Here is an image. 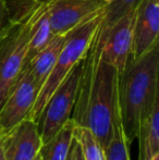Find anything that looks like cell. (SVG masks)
<instances>
[{"label": "cell", "instance_id": "7a4b0ae2", "mask_svg": "<svg viewBox=\"0 0 159 160\" xmlns=\"http://www.w3.org/2000/svg\"><path fill=\"white\" fill-rule=\"evenodd\" d=\"M159 96V45L135 60H129L119 80L121 123L127 143L140 135L141 123Z\"/></svg>", "mask_w": 159, "mask_h": 160}, {"label": "cell", "instance_id": "44dd1931", "mask_svg": "<svg viewBox=\"0 0 159 160\" xmlns=\"http://www.w3.org/2000/svg\"><path fill=\"white\" fill-rule=\"evenodd\" d=\"M149 160H159V152H157V154H155L153 157H152Z\"/></svg>", "mask_w": 159, "mask_h": 160}, {"label": "cell", "instance_id": "8fae6325", "mask_svg": "<svg viewBox=\"0 0 159 160\" xmlns=\"http://www.w3.org/2000/svg\"><path fill=\"white\" fill-rule=\"evenodd\" d=\"M30 28V42L27 63L35 55L47 45L52 37L49 13L45 0H23Z\"/></svg>", "mask_w": 159, "mask_h": 160}, {"label": "cell", "instance_id": "4fadbf2b", "mask_svg": "<svg viewBox=\"0 0 159 160\" xmlns=\"http://www.w3.org/2000/svg\"><path fill=\"white\" fill-rule=\"evenodd\" d=\"M74 128L75 123L72 119H70L53 136H51L45 143H42L38 152L40 159L66 160L74 137Z\"/></svg>", "mask_w": 159, "mask_h": 160}, {"label": "cell", "instance_id": "6da1fadb", "mask_svg": "<svg viewBox=\"0 0 159 160\" xmlns=\"http://www.w3.org/2000/svg\"><path fill=\"white\" fill-rule=\"evenodd\" d=\"M82 64L79 93L71 119L75 125L88 128L105 149L121 121L120 73L102 57L97 32Z\"/></svg>", "mask_w": 159, "mask_h": 160}, {"label": "cell", "instance_id": "8992f818", "mask_svg": "<svg viewBox=\"0 0 159 160\" xmlns=\"http://www.w3.org/2000/svg\"><path fill=\"white\" fill-rule=\"evenodd\" d=\"M38 89L27 68L24 67L15 85L0 108V136L28 119Z\"/></svg>", "mask_w": 159, "mask_h": 160}, {"label": "cell", "instance_id": "2e32d148", "mask_svg": "<svg viewBox=\"0 0 159 160\" xmlns=\"http://www.w3.org/2000/svg\"><path fill=\"white\" fill-rule=\"evenodd\" d=\"M74 136L81 145L84 160H105L104 148L88 128L75 125Z\"/></svg>", "mask_w": 159, "mask_h": 160}, {"label": "cell", "instance_id": "30bf717a", "mask_svg": "<svg viewBox=\"0 0 159 160\" xmlns=\"http://www.w3.org/2000/svg\"><path fill=\"white\" fill-rule=\"evenodd\" d=\"M6 160H34L39 152L42 138L36 122L26 119L0 136Z\"/></svg>", "mask_w": 159, "mask_h": 160}, {"label": "cell", "instance_id": "ba28073f", "mask_svg": "<svg viewBox=\"0 0 159 160\" xmlns=\"http://www.w3.org/2000/svg\"><path fill=\"white\" fill-rule=\"evenodd\" d=\"M135 10L136 8L123 15L104 35H100L97 30L102 57L115 65L120 75L131 57Z\"/></svg>", "mask_w": 159, "mask_h": 160}, {"label": "cell", "instance_id": "5b68a950", "mask_svg": "<svg viewBox=\"0 0 159 160\" xmlns=\"http://www.w3.org/2000/svg\"><path fill=\"white\" fill-rule=\"evenodd\" d=\"M82 67L81 60L49 97L44 109L40 112L36 125L42 143L48 141L63 127L67 121L71 119L79 93Z\"/></svg>", "mask_w": 159, "mask_h": 160}, {"label": "cell", "instance_id": "7402d4cb", "mask_svg": "<svg viewBox=\"0 0 159 160\" xmlns=\"http://www.w3.org/2000/svg\"><path fill=\"white\" fill-rule=\"evenodd\" d=\"M34 160H42V159H40V157H39V155H37V157H36V158H35Z\"/></svg>", "mask_w": 159, "mask_h": 160}, {"label": "cell", "instance_id": "e0dca14e", "mask_svg": "<svg viewBox=\"0 0 159 160\" xmlns=\"http://www.w3.org/2000/svg\"><path fill=\"white\" fill-rule=\"evenodd\" d=\"M129 146L120 121L115 128L112 138L104 149L105 160H130Z\"/></svg>", "mask_w": 159, "mask_h": 160}, {"label": "cell", "instance_id": "9a60e30c", "mask_svg": "<svg viewBox=\"0 0 159 160\" xmlns=\"http://www.w3.org/2000/svg\"><path fill=\"white\" fill-rule=\"evenodd\" d=\"M140 1L141 0H110L104 10L98 33L104 35L118 20H120L127 12L134 10Z\"/></svg>", "mask_w": 159, "mask_h": 160}, {"label": "cell", "instance_id": "d6986e66", "mask_svg": "<svg viewBox=\"0 0 159 160\" xmlns=\"http://www.w3.org/2000/svg\"><path fill=\"white\" fill-rule=\"evenodd\" d=\"M66 160H84V158H83L82 148H81L79 141L75 138V136L73 137V139H72L70 150H69L68 157H67Z\"/></svg>", "mask_w": 159, "mask_h": 160}, {"label": "cell", "instance_id": "ac0fdd59", "mask_svg": "<svg viewBox=\"0 0 159 160\" xmlns=\"http://www.w3.org/2000/svg\"><path fill=\"white\" fill-rule=\"evenodd\" d=\"M12 22V12H11L9 0H0V37L10 28Z\"/></svg>", "mask_w": 159, "mask_h": 160}, {"label": "cell", "instance_id": "7c38bea8", "mask_svg": "<svg viewBox=\"0 0 159 160\" xmlns=\"http://www.w3.org/2000/svg\"><path fill=\"white\" fill-rule=\"evenodd\" d=\"M69 34H67V35H53L51 39L47 42L46 46L42 49H40L38 52L25 64L38 88H40L48 74L50 73Z\"/></svg>", "mask_w": 159, "mask_h": 160}, {"label": "cell", "instance_id": "ffe728a7", "mask_svg": "<svg viewBox=\"0 0 159 160\" xmlns=\"http://www.w3.org/2000/svg\"><path fill=\"white\" fill-rule=\"evenodd\" d=\"M0 160H6L4 158V155H3V150H2V147L0 145Z\"/></svg>", "mask_w": 159, "mask_h": 160}, {"label": "cell", "instance_id": "5bb4252c", "mask_svg": "<svg viewBox=\"0 0 159 160\" xmlns=\"http://www.w3.org/2000/svg\"><path fill=\"white\" fill-rule=\"evenodd\" d=\"M141 155L143 160H149L159 152V96L155 99L152 110L141 123Z\"/></svg>", "mask_w": 159, "mask_h": 160}, {"label": "cell", "instance_id": "3957f363", "mask_svg": "<svg viewBox=\"0 0 159 160\" xmlns=\"http://www.w3.org/2000/svg\"><path fill=\"white\" fill-rule=\"evenodd\" d=\"M102 14H104V11L89 18L68 35L50 73L48 74L37 93L34 106L28 117L30 120L34 122L38 120L40 112L42 111L49 97L52 95L57 87L69 75L75 64L79 63L84 58L100 25Z\"/></svg>", "mask_w": 159, "mask_h": 160}, {"label": "cell", "instance_id": "9c48e42d", "mask_svg": "<svg viewBox=\"0 0 159 160\" xmlns=\"http://www.w3.org/2000/svg\"><path fill=\"white\" fill-rule=\"evenodd\" d=\"M159 45V0H141L135 10L130 60H135Z\"/></svg>", "mask_w": 159, "mask_h": 160}, {"label": "cell", "instance_id": "52a82bcc", "mask_svg": "<svg viewBox=\"0 0 159 160\" xmlns=\"http://www.w3.org/2000/svg\"><path fill=\"white\" fill-rule=\"evenodd\" d=\"M52 35H67L104 11L110 0H45Z\"/></svg>", "mask_w": 159, "mask_h": 160}, {"label": "cell", "instance_id": "277c9868", "mask_svg": "<svg viewBox=\"0 0 159 160\" xmlns=\"http://www.w3.org/2000/svg\"><path fill=\"white\" fill-rule=\"evenodd\" d=\"M12 3V22L0 37V108L27 61L30 28L23 0H14Z\"/></svg>", "mask_w": 159, "mask_h": 160}]
</instances>
